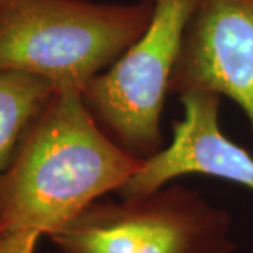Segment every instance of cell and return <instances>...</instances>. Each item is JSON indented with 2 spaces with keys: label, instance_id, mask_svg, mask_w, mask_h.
Listing matches in <instances>:
<instances>
[{
  "label": "cell",
  "instance_id": "cell-3",
  "mask_svg": "<svg viewBox=\"0 0 253 253\" xmlns=\"http://www.w3.org/2000/svg\"><path fill=\"white\" fill-rule=\"evenodd\" d=\"M49 239L61 253H232L228 211L193 190L96 200Z\"/></svg>",
  "mask_w": 253,
  "mask_h": 253
},
{
  "label": "cell",
  "instance_id": "cell-5",
  "mask_svg": "<svg viewBox=\"0 0 253 253\" xmlns=\"http://www.w3.org/2000/svg\"><path fill=\"white\" fill-rule=\"evenodd\" d=\"M226 96L253 128V0H196L169 93Z\"/></svg>",
  "mask_w": 253,
  "mask_h": 253
},
{
  "label": "cell",
  "instance_id": "cell-6",
  "mask_svg": "<svg viewBox=\"0 0 253 253\" xmlns=\"http://www.w3.org/2000/svg\"><path fill=\"white\" fill-rule=\"evenodd\" d=\"M180 100L184 113L174 121L170 145L142 161L117 191L118 197L144 196L189 173L234 181L253 191V156L221 131V96L193 90Z\"/></svg>",
  "mask_w": 253,
  "mask_h": 253
},
{
  "label": "cell",
  "instance_id": "cell-2",
  "mask_svg": "<svg viewBox=\"0 0 253 253\" xmlns=\"http://www.w3.org/2000/svg\"><path fill=\"white\" fill-rule=\"evenodd\" d=\"M151 3L0 0V69L83 91L142 36Z\"/></svg>",
  "mask_w": 253,
  "mask_h": 253
},
{
  "label": "cell",
  "instance_id": "cell-4",
  "mask_svg": "<svg viewBox=\"0 0 253 253\" xmlns=\"http://www.w3.org/2000/svg\"><path fill=\"white\" fill-rule=\"evenodd\" d=\"M151 20L107 71L82 91L91 117L107 135L139 161L163 148V104L196 0H148Z\"/></svg>",
  "mask_w": 253,
  "mask_h": 253
},
{
  "label": "cell",
  "instance_id": "cell-7",
  "mask_svg": "<svg viewBox=\"0 0 253 253\" xmlns=\"http://www.w3.org/2000/svg\"><path fill=\"white\" fill-rule=\"evenodd\" d=\"M56 89L55 83L41 76L0 69V174Z\"/></svg>",
  "mask_w": 253,
  "mask_h": 253
},
{
  "label": "cell",
  "instance_id": "cell-1",
  "mask_svg": "<svg viewBox=\"0 0 253 253\" xmlns=\"http://www.w3.org/2000/svg\"><path fill=\"white\" fill-rule=\"evenodd\" d=\"M141 163L100 128L82 91L58 87L0 174V253H36Z\"/></svg>",
  "mask_w": 253,
  "mask_h": 253
}]
</instances>
